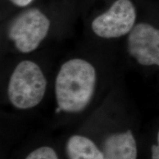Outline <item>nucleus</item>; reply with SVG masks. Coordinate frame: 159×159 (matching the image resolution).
<instances>
[{
    "instance_id": "obj_3",
    "label": "nucleus",
    "mask_w": 159,
    "mask_h": 159,
    "mask_svg": "<svg viewBox=\"0 0 159 159\" xmlns=\"http://www.w3.org/2000/svg\"><path fill=\"white\" fill-rule=\"evenodd\" d=\"M50 27L47 16L37 8L22 12L10 24L7 35L22 53L36 49L45 39Z\"/></svg>"
},
{
    "instance_id": "obj_2",
    "label": "nucleus",
    "mask_w": 159,
    "mask_h": 159,
    "mask_svg": "<svg viewBox=\"0 0 159 159\" xmlns=\"http://www.w3.org/2000/svg\"><path fill=\"white\" fill-rule=\"evenodd\" d=\"M47 80L39 65L23 61L12 73L7 88L11 104L18 109L34 108L44 97Z\"/></svg>"
},
{
    "instance_id": "obj_6",
    "label": "nucleus",
    "mask_w": 159,
    "mask_h": 159,
    "mask_svg": "<svg viewBox=\"0 0 159 159\" xmlns=\"http://www.w3.org/2000/svg\"><path fill=\"white\" fill-rule=\"evenodd\" d=\"M105 159H137V145L130 130L109 136L102 145Z\"/></svg>"
},
{
    "instance_id": "obj_9",
    "label": "nucleus",
    "mask_w": 159,
    "mask_h": 159,
    "mask_svg": "<svg viewBox=\"0 0 159 159\" xmlns=\"http://www.w3.org/2000/svg\"><path fill=\"white\" fill-rule=\"evenodd\" d=\"M157 144H153L151 148L152 152V159H159V130L157 136Z\"/></svg>"
},
{
    "instance_id": "obj_8",
    "label": "nucleus",
    "mask_w": 159,
    "mask_h": 159,
    "mask_svg": "<svg viewBox=\"0 0 159 159\" xmlns=\"http://www.w3.org/2000/svg\"><path fill=\"white\" fill-rule=\"evenodd\" d=\"M25 159H58V157L52 148L41 147L33 150Z\"/></svg>"
},
{
    "instance_id": "obj_4",
    "label": "nucleus",
    "mask_w": 159,
    "mask_h": 159,
    "mask_svg": "<svg viewBox=\"0 0 159 159\" xmlns=\"http://www.w3.org/2000/svg\"><path fill=\"white\" fill-rule=\"evenodd\" d=\"M136 19V9L130 0H116L108 11L93 20L91 28L97 36L116 39L130 33Z\"/></svg>"
},
{
    "instance_id": "obj_10",
    "label": "nucleus",
    "mask_w": 159,
    "mask_h": 159,
    "mask_svg": "<svg viewBox=\"0 0 159 159\" xmlns=\"http://www.w3.org/2000/svg\"><path fill=\"white\" fill-rule=\"evenodd\" d=\"M9 1L18 7H26L30 5L34 0H9Z\"/></svg>"
},
{
    "instance_id": "obj_1",
    "label": "nucleus",
    "mask_w": 159,
    "mask_h": 159,
    "mask_svg": "<svg viewBox=\"0 0 159 159\" xmlns=\"http://www.w3.org/2000/svg\"><path fill=\"white\" fill-rule=\"evenodd\" d=\"M94 67L87 61L71 59L61 66L55 80V96L61 111L77 113L91 102L96 85Z\"/></svg>"
},
{
    "instance_id": "obj_7",
    "label": "nucleus",
    "mask_w": 159,
    "mask_h": 159,
    "mask_svg": "<svg viewBox=\"0 0 159 159\" xmlns=\"http://www.w3.org/2000/svg\"><path fill=\"white\" fill-rule=\"evenodd\" d=\"M69 159H105L102 151L87 137L75 135L66 143Z\"/></svg>"
},
{
    "instance_id": "obj_5",
    "label": "nucleus",
    "mask_w": 159,
    "mask_h": 159,
    "mask_svg": "<svg viewBox=\"0 0 159 159\" xmlns=\"http://www.w3.org/2000/svg\"><path fill=\"white\" fill-rule=\"evenodd\" d=\"M128 51L141 65L159 66V30L147 23L134 26L129 33Z\"/></svg>"
}]
</instances>
